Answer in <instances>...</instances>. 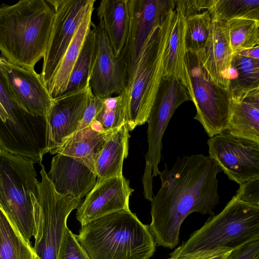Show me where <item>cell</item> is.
I'll use <instances>...</instances> for the list:
<instances>
[{
	"mask_svg": "<svg viewBox=\"0 0 259 259\" xmlns=\"http://www.w3.org/2000/svg\"><path fill=\"white\" fill-rule=\"evenodd\" d=\"M57 259H91L79 242L76 235L66 228Z\"/></svg>",
	"mask_w": 259,
	"mask_h": 259,
	"instance_id": "1f68e13d",
	"label": "cell"
},
{
	"mask_svg": "<svg viewBox=\"0 0 259 259\" xmlns=\"http://www.w3.org/2000/svg\"><path fill=\"white\" fill-rule=\"evenodd\" d=\"M89 85L53 100L46 116L47 153H57L66 139L78 128L86 107L94 96Z\"/></svg>",
	"mask_w": 259,
	"mask_h": 259,
	"instance_id": "4fadbf2b",
	"label": "cell"
},
{
	"mask_svg": "<svg viewBox=\"0 0 259 259\" xmlns=\"http://www.w3.org/2000/svg\"><path fill=\"white\" fill-rule=\"evenodd\" d=\"M93 25L84 39L70 73L66 90L63 95L79 91L89 85L95 56V32Z\"/></svg>",
	"mask_w": 259,
	"mask_h": 259,
	"instance_id": "4316f807",
	"label": "cell"
},
{
	"mask_svg": "<svg viewBox=\"0 0 259 259\" xmlns=\"http://www.w3.org/2000/svg\"><path fill=\"white\" fill-rule=\"evenodd\" d=\"M185 70L187 90L196 109L194 118L210 138L226 132L231 98L228 90L212 78L199 53L187 52Z\"/></svg>",
	"mask_w": 259,
	"mask_h": 259,
	"instance_id": "52a82bcc",
	"label": "cell"
},
{
	"mask_svg": "<svg viewBox=\"0 0 259 259\" xmlns=\"http://www.w3.org/2000/svg\"><path fill=\"white\" fill-rule=\"evenodd\" d=\"M209 12L227 22L236 18L259 20V0H213Z\"/></svg>",
	"mask_w": 259,
	"mask_h": 259,
	"instance_id": "f1b7e54d",
	"label": "cell"
},
{
	"mask_svg": "<svg viewBox=\"0 0 259 259\" xmlns=\"http://www.w3.org/2000/svg\"><path fill=\"white\" fill-rule=\"evenodd\" d=\"M235 196L248 204L259 206V177L239 185Z\"/></svg>",
	"mask_w": 259,
	"mask_h": 259,
	"instance_id": "836d02e7",
	"label": "cell"
},
{
	"mask_svg": "<svg viewBox=\"0 0 259 259\" xmlns=\"http://www.w3.org/2000/svg\"><path fill=\"white\" fill-rule=\"evenodd\" d=\"M237 54L259 60V45L249 49L242 51Z\"/></svg>",
	"mask_w": 259,
	"mask_h": 259,
	"instance_id": "8d00e7d4",
	"label": "cell"
},
{
	"mask_svg": "<svg viewBox=\"0 0 259 259\" xmlns=\"http://www.w3.org/2000/svg\"><path fill=\"white\" fill-rule=\"evenodd\" d=\"M113 132L103 131L93 121L88 127L75 132L66 139L57 153L74 158L95 172L98 156Z\"/></svg>",
	"mask_w": 259,
	"mask_h": 259,
	"instance_id": "ffe728a7",
	"label": "cell"
},
{
	"mask_svg": "<svg viewBox=\"0 0 259 259\" xmlns=\"http://www.w3.org/2000/svg\"><path fill=\"white\" fill-rule=\"evenodd\" d=\"M48 2L54 9V18L40 74L48 89L80 23L89 9L94 6L95 1Z\"/></svg>",
	"mask_w": 259,
	"mask_h": 259,
	"instance_id": "30bf717a",
	"label": "cell"
},
{
	"mask_svg": "<svg viewBox=\"0 0 259 259\" xmlns=\"http://www.w3.org/2000/svg\"><path fill=\"white\" fill-rule=\"evenodd\" d=\"M212 22L209 11L185 18V44L187 51L197 53L202 51L208 38Z\"/></svg>",
	"mask_w": 259,
	"mask_h": 259,
	"instance_id": "f546056e",
	"label": "cell"
},
{
	"mask_svg": "<svg viewBox=\"0 0 259 259\" xmlns=\"http://www.w3.org/2000/svg\"><path fill=\"white\" fill-rule=\"evenodd\" d=\"M76 236L91 259H149L155 251L148 226L130 209L91 221Z\"/></svg>",
	"mask_w": 259,
	"mask_h": 259,
	"instance_id": "277c9868",
	"label": "cell"
},
{
	"mask_svg": "<svg viewBox=\"0 0 259 259\" xmlns=\"http://www.w3.org/2000/svg\"><path fill=\"white\" fill-rule=\"evenodd\" d=\"M134 190L124 176L97 181L77 208V220L81 226L109 213L129 208V199Z\"/></svg>",
	"mask_w": 259,
	"mask_h": 259,
	"instance_id": "2e32d148",
	"label": "cell"
},
{
	"mask_svg": "<svg viewBox=\"0 0 259 259\" xmlns=\"http://www.w3.org/2000/svg\"><path fill=\"white\" fill-rule=\"evenodd\" d=\"M94 6L87 11L67 48L48 91L53 99L61 96L66 90L73 67L79 54L89 31L94 25L92 14Z\"/></svg>",
	"mask_w": 259,
	"mask_h": 259,
	"instance_id": "603a6c76",
	"label": "cell"
},
{
	"mask_svg": "<svg viewBox=\"0 0 259 259\" xmlns=\"http://www.w3.org/2000/svg\"><path fill=\"white\" fill-rule=\"evenodd\" d=\"M255 259H259V256L256 257Z\"/></svg>",
	"mask_w": 259,
	"mask_h": 259,
	"instance_id": "ab89813d",
	"label": "cell"
},
{
	"mask_svg": "<svg viewBox=\"0 0 259 259\" xmlns=\"http://www.w3.org/2000/svg\"><path fill=\"white\" fill-rule=\"evenodd\" d=\"M0 259H39L0 207Z\"/></svg>",
	"mask_w": 259,
	"mask_h": 259,
	"instance_id": "484cf974",
	"label": "cell"
},
{
	"mask_svg": "<svg viewBox=\"0 0 259 259\" xmlns=\"http://www.w3.org/2000/svg\"><path fill=\"white\" fill-rule=\"evenodd\" d=\"M103 131L113 132L126 124V115L121 95L102 98V105L94 120Z\"/></svg>",
	"mask_w": 259,
	"mask_h": 259,
	"instance_id": "4dcf8cb0",
	"label": "cell"
},
{
	"mask_svg": "<svg viewBox=\"0 0 259 259\" xmlns=\"http://www.w3.org/2000/svg\"><path fill=\"white\" fill-rule=\"evenodd\" d=\"M175 14V8L164 15L152 30L127 79L121 94L129 131L147 122L161 80L164 57Z\"/></svg>",
	"mask_w": 259,
	"mask_h": 259,
	"instance_id": "5b68a950",
	"label": "cell"
},
{
	"mask_svg": "<svg viewBox=\"0 0 259 259\" xmlns=\"http://www.w3.org/2000/svg\"><path fill=\"white\" fill-rule=\"evenodd\" d=\"M226 132L259 142V89L230 98Z\"/></svg>",
	"mask_w": 259,
	"mask_h": 259,
	"instance_id": "d6986e66",
	"label": "cell"
},
{
	"mask_svg": "<svg viewBox=\"0 0 259 259\" xmlns=\"http://www.w3.org/2000/svg\"><path fill=\"white\" fill-rule=\"evenodd\" d=\"M129 132L124 124L107 139L95 164L97 181L123 175V161L128 153Z\"/></svg>",
	"mask_w": 259,
	"mask_h": 259,
	"instance_id": "44dd1931",
	"label": "cell"
},
{
	"mask_svg": "<svg viewBox=\"0 0 259 259\" xmlns=\"http://www.w3.org/2000/svg\"><path fill=\"white\" fill-rule=\"evenodd\" d=\"M209 156L240 185L259 177V142L224 132L207 141Z\"/></svg>",
	"mask_w": 259,
	"mask_h": 259,
	"instance_id": "8fae6325",
	"label": "cell"
},
{
	"mask_svg": "<svg viewBox=\"0 0 259 259\" xmlns=\"http://www.w3.org/2000/svg\"><path fill=\"white\" fill-rule=\"evenodd\" d=\"M227 80L231 98L259 89V60L233 54Z\"/></svg>",
	"mask_w": 259,
	"mask_h": 259,
	"instance_id": "d4e9b609",
	"label": "cell"
},
{
	"mask_svg": "<svg viewBox=\"0 0 259 259\" xmlns=\"http://www.w3.org/2000/svg\"><path fill=\"white\" fill-rule=\"evenodd\" d=\"M54 11L48 0L0 5V51L10 62L34 70L50 38Z\"/></svg>",
	"mask_w": 259,
	"mask_h": 259,
	"instance_id": "7a4b0ae2",
	"label": "cell"
},
{
	"mask_svg": "<svg viewBox=\"0 0 259 259\" xmlns=\"http://www.w3.org/2000/svg\"><path fill=\"white\" fill-rule=\"evenodd\" d=\"M259 256V239L232 250L228 259H255Z\"/></svg>",
	"mask_w": 259,
	"mask_h": 259,
	"instance_id": "d590c367",
	"label": "cell"
},
{
	"mask_svg": "<svg viewBox=\"0 0 259 259\" xmlns=\"http://www.w3.org/2000/svg\"><path fill=\"white\" fill-rule=\"evenodd\" d=\"M231 251L225 252L208 259H228Z\"/></svg>",
	"mask_w": 259,
	"mask_h": 259,
	"instance_id": "74e56055",
	"label": "cell"
},
{
	"mask_svg": "<svg viewBox=\"0 0 259 259\" xmlns=\"http://www.w3.org/2000/svg\"><path fill=\"white\" fill-rule=\"evenodd\" d=\"M102 105V98L95 95L91 98L84 112L80 125L76 131L82 130L92 123Z\"/></svg>",
	"mask_w": 259,
	"mask_h": 259,
	"instance_id": "e575fe53",
	"label": "cell"
},
{
	"mask_svg": "<svg viewBox=\"0 0 259 259\" xmlns=\"http://www.w3.org/2000/svg\"><path fill=\"white\" fill-rule=\"evenodd\" d=\"M191 100L187 88L179 79L163 76L147 119L148 149L142 177L143 194L150 201L153 197V178L160 175L162 139L176 110L184 102Z\"/></svg>",
	"mask_w": 259,
	"mask_h": 259,
	"instance_id": "ba28073f",
	"label": "cell"
},
{
	"mask_svg": "<svg viewBox=\"0 0 259 259\" xmlns=\"http://www.w3.org/2000/svg\"><path fill=\"white\" fill-rule=\"evenodd\" d=\"M227 22L233 55L259 45V20L236 18Z\"/></svg>",
	"mask_w": 259,
	"mask_h": 259,
	"instance_id": "83f0119b",
	"label": "cell"
},
{
	"mask_svg": "<svg viewBox=\"0 0 259 259\" xmlns=\"http://www.w3.org/2000/svg\"><path fill=\"white\" fill-rule=\"evenodd\" d=\"M41 181L38 183L36 199L42 216V230L33 247L39 259H57L71 212L79 207L81 200L58 193L41 164Z\"/></svg>",
	"mask_w": 259,
	"mask_h": 259,
	"instance_id": "9c48e42d",
	"label": "cell"
},
{
	"mask_svg": "<svg viewBox=\"0 0 259 259\" xmlns=\"http://www.w3.org/2000/svg\"><path fill=\"white\" fill-rule=\"evenodd\" d=\"M99 22L103 27L115 55H120L128 30L126 0H102L97 8Z\"/></svg>",
	"mask_w": 259,
	"mask_h": 259,
	"instance_id": "7402d4cb",
	"label": "cell"
},
{
	"mask_svg": "<svg viewBox=\"0 0 259 259\" xmlns=\"http://www.w3.org/2000/svg\"><path fill=\"white\" fill-rule=\"evenodd\" d=\"M221 171L209 156L199 154L178 157L170 169L164 164L159 175L160 188L151 201L148 227L155 244L174 248L189 214L213 213L219 203L217 176Z\"/></svg>",
	"mask_w": 259,
	"mask_h": 259,
	"instance_id": "6da1fadb",
	"label": "cell"
},
{
	"mask_svg": "<svg viewBox=\"0 0 259 259\" xmlns=\"http://www.w3.org/2000/svg\"><path fill=\"white\" fill-rule=\"evenodd\" d=\"M0 71L15 101L34 116H46L53 100L40 74L0 57Z\"/></svg>",
	"mask_w": 259,
	"mask_h": 259,
	"instance_id": "9a60e30c",
	"label": "cell"
},
{
	"mask_svg": "<svg viewBox=\"0 0 259 259\" xmlns=\"http://www.w3.org/2000/svg\"><path fill=\"white\" fill-rule=\"evenodd\" d=\"M213 0H175V9L186 18L205 11H209Z\"/></svg>",
	"mask_w": 259,
	"mask_h": 259,
	"instance_id": "d6a6232c",
	"label": "cell"
},
{
	"mask_svg": "<svg viewBox=\"0 0 259 259\" xmlns=\"http://www.w3.org/2000/svg\"><path fill=\"white\" fill-rule=\"evenodd\" d=\"M185 29V18L175 9L172 29L165 51L163 76L180 79L187 89L185 70V57L187 52Z\"/></svg>",
	"mask_w": 259,
	"mask_h": 259,
	"instance_id": "cb8c5ba5",
	"label": "cell"
},
{
	"mask_svg": "<svg viewBox=\"0 0 259 259\" xmlns=\"http://www.w3.org/2000/svg\"><path fill=\"white\" fill-rule=\"evenodd\" d=\"M126 5L127 34L120 55L125 65L127 79L150 33L164 15L175 8V0H126Z\"/></svg>",
	"mask_w": 259,
	"mask_h": 259,
	"instance_id": "7c38bea8",
	"label": "cell"
},
{
	"mask_svg": "<svg viewBox=\"0 0 259 259\" xmlns=\"http://www.w3.org/2000/svg\"><path fill=\"white\" fill-rule=\"evenodd\" d=\"M34 163L0 148V207L30 243L32 237L34 242L39 239L42 223Z\"/></svg>",
	"mask_w": 259,
	"mask_h": 259,
	"instance_id": "8992f818",
	"label": "cell"
},
{
	"mask_svg": "<svg viewBox=\"0 0 259 259\" xmlns=\"http://www.w3.org/2000/svg\"><path fill=\"white\" fill-rule=\"evenodd\" d=\"M167 259H174V258H171V257H170V258H167Z\"/></svg>",
	"mask_w": 259,
	"mask_h": 259,
	"instance_id": "60d3db41",
	"label": "cell"
},
{
	"mask_svg": "<svg viewBox=\"0 0 259 259\" xmlns=\"http://www.w3.org/2000/svg\"><path fill=\"white\" fill-rule=\"evenodd\" d=\"M95 56L89 85L93 94L101 98L121 94L127 81L125 65L121 55H115L102 25H93Z\"/></svg>",
	"mask_w": 259,
	"mask_h": 259,
	"instance_id": "5bb4252c",
	"label": "cell"
},
{
	"mask_svg": "<svg viewBox=\"0 0 259 259\" xmlns=\"http://www.w3.org/2000/svg\"><path fill=\"white\" fill-rule=\"evenodd\" d=\"M4 111V109L0 104V115H1Z\"/></svg>",
	"mask_w": 259,
	"mask_h": 259,
	"instance_id": "f35d334b",
	"label": "cell"
},
{
	"mask_svg": "<svg viewBox=\"0 0 259 259\" xmlns=\"http://www.w3.org/2000/svg\"><path fill=\"white\" fill-rule=\"evenodd\" d=\"M198 53L212 78L228 90L227 78L233 54L227 21L212 17L208 38L203 50Z\"/></svg>",
	"mask_w": 259,
	"mask_h": 259,
	"instance_id": "ac0fdd59",
	"label": "cell"
},
{
	"mask_svg": "<svg viewBox=\"0 0 259 259\" xmlns=\"http://www.w3.org/2000/svg\"><path fill=\"white\" fill-rule=\"evenodd\" d=\"M259 239V206L234 195L222 211L170 254L174 259H208Z\"/></svg>",
	"mask_w": 259,
	"mask_h": 259,
	"instance_id": "3957f363",
	"label": "cell"
},
{
	"mask_svg": "<svg viewBox=\"0 0 259 259\" xmlns=\"http://www.w3.org/2000/svg\"><path fill=\"white\" fill-rule=\"evenodd\" d=\"M47 176L59 194L81 200L95 186L96 173L71 157L57 153Z\"/></svg>",
	"mask_w": 259,
	"mask_h": 259,
	"instance_id": "e0dca14e",
	"label": "cell"
}]
</instances>
